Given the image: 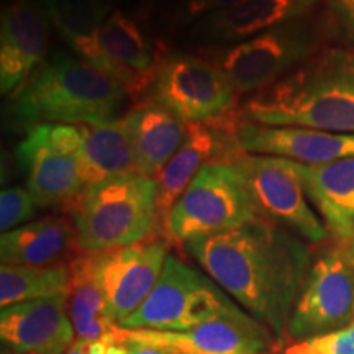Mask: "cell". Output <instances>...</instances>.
<instances>
[{"label":"cell","mask_w":354,"mask_h":354,"mask_svg":"<svg viewBox=\"0 0 354 354\" xmlns=\"http://www.w3.org/2000/svg\"><path fill=\"white\" fill-rule=\"evenodd\" d=\"M354 323V261L348 241H335L312 261L287 325L286 339L304 342Z\"/></svg>","instance_id":"cell-9"},{"label":"cell","mask_w":354,"mask_h":354,"mask_svg":"<svg viewBox=\"0 0 354 354\" xmlns=\"http://www.w3.org/2000/svg\"><path fill=\"white\" fill-rule=\"evenodd\" d=\"M183 246L221 290L286 342L292 310L312 266V251L302 238L256 216L240 228Z\"/></svg>","instance_id":"cell-1"},{"label":"cell","mask_w":354,"mask_h":354,"mask_svg":"<svg viewBox=\"0 0 354 354\" xmlns=\"http://www.w3.org/2000/svg\"><path fill=\"white\" fill-rule=\"evenodd\" d=\"M236 140L241 151L290 159L307 166L354 158V133L302 127H268L240 118Z\"/></svg>","instance_id":"cell-18"},{"label":"cell","mask_w":354,"mask_h":354,"mask_svg":"<svg viewBox=\"0 0 354 354\" xmlns=\"http://www.w3.org/2000/svg\"><path fill=\"white\" fill-rule=\"evenodd\" d=\"M107 338L167 349L174 354H276L282 343L263 323L233 304L223 313L187 331L128 330L115 326Z\"/></svg>","instance_id":"cell-11"},{"label":"cell","mask_w":354,"mask_h":354,"mask_svg":"<svg viewBox=\"0 0 354 354\" xmlns=\"http://www.w3.org/2000/svg\"><path fill=\"white\" fill-rule=\"evenodd\" d=\"M240 113L259 125L354 133V48L326 44L281 81L248 95Z\"/></svg>","instance_id":"cell-2"},{"label":"cell","mask_w":354,"mask_h":354,"mask_svg":"<svg viewBox=\"0 0 354 354\" xmlns=\"http://www.w3.org/2000/svg\"><path fill=\"white\" fill-rule=\"evenodd\" d=\"M81 125H38L26 131L15 154L38 209L69 212L84 190L79 166Z\"/></svg>","instance_id":"cell-10"},{"label":"cell","mask_w":354,"mask_h":354,"mask_svg":"<svg viewBox=\"0 0 354 354\" xmlns=\"http://www.w3.org/2000/svg\"><path fill=\"white\" fill-rule=\"evenodd\" d=\"M320 2L323 0H245L202 17L184 30L183 41L194 51L218 50L307 17Z\"/></svg>","instance_id":"cell-15"},{"label":"cell","mask_w":354,"mask_h":354,"mask_svg":"<svg viewBox=\"0 0 354 354\" xmlns=\"http://www.w3.org/2000/svg\"><path fill=\"white\" fill-rule=\"evenodd\" d=\"M71 284L68 290V315L76 339L97 342L115 330L107 315V305L92 274L91 254L81 253L69 263Z\"/></svg>","instance_id":"cell-25"},{"label":"cell","mask_w":354,"mask_h":354,"mask_svg":"<svg viewBox=\"0 0 354 354\" xmlns=\"http://www.w3.org/2000/svg\"><path fill=\"white\" fill-rule=\"evenodd\" d=\"M282 354H354V323L331 333L290 343Z\"/></svg>","instance_id":"cell-28"},{"label":"cell","mask_w":354,"mask_h":354,"mask_svg":"<svg viewBox=\"0 0 354 354\" xmlns=\"http://www.w3.org/2000/svg\"><path fill=\"white\" fill-rule=\"evenodd\" d=\"M245 0H177L171 7L166 24L171 30H185L209 13L233 7Z\"/></svg>","instance_id":"cell-29"},{"label":"cell","mask_w":354,"mask_h":354,"mask_svg":"<svg viewBox=\"0 0 354 354\" xmlns=\"http://www.w3.org/2000/svg\"><path fill=\"white\" fill-rule=\"evenodd\" d=\"M81 131L79 166L84 189L110 177L138 171L123 118L81 125Z\"/></svg>","instance_id":"cell-23"},{"label":"cell","mask_w":354,"mask_h":354,"mask_svg":"<svg viewBox=\"0 0 354 354\" xmlns=\"http://www.w3.org/2000/svg\"><path fill=\"white\" fill-rule=\"evenodd\" d=\"M68 214L81 253H104L162 233L158 179L138 171L88 185Z\"/></svg>","instance_id":"cell-4"},{"label":"cell","mask_w":354,"mask_h":354,"mask_svg":"<svg viewBox=\"0 0 354 354\" xmlns=\"http://www.w3.org/2000/svg\"><path fill=\"white\" fill-rule=\"evenodd\" d=\"M234 302L207 274L169 254L151 294L122 328L154 331H187L214 320Z\"/></svg>","instance_id":"cell-8"},{"label":"cell","mask_w":354,"mask_h":354,"mask_svg":"<svg viewBox=\"0 0 354 354\" xmlns=\"http://www.w3.org/2000/svg\"><path fill=\"white\" fill-rule=\"evenodd\" d=\"M348 245H349V251H351V256H353V261H354V238H353V240H348Z\"/></svg>","instance_id":"cell-34"},{"label":"cell","mask_w":354,"mask_h":354,"mask_svg":"<svg viewBox=\"0 0 354 354\" xmlns=\"http://www.w3.org/2000/svg\"><path fill=\"white\" fill-rule=\"evenodd\" d=\"M0 338L6 348L38 354H66L76 342L68 315V292L3 307Z\"/></svg>","instance_id":"cell-19"},{"label":"cell","mask_w":354,"mask_h":354,"mask_svg":"<svg viewBox=\"0 0 354 354\" xmlns=\"http://www.w3.org/2000/svg\"><path fill=\"white\" fill-rule=\"evenodd\" d=\"M233 162L245 176L259 216L281 225L307 243L328 241V230L310 207L290 159L241 153Z\"/></svg>","instance_id":"cell-12"},{"label":"cell","mask_w":354,"mask_h":354,"mask_svg":"<svg viewBox=\"0 0 354 354\" xmlns=\"http://www.w3.org/2000/svg\"><path fill=\"white\" fill-rule=\"evenodd\" d=\"M51 25L66 44L87 63L97 66L100 48L97 33L112 13L113 0H41Z\"/></svg>","instance_id":"cell-24"},{"label":"cell","mask_w":354,"mask_h":354,"mask_svg":"<svg viewBox=\"0 0 354 354\" xmlns=\"http://www.w3.org/2000/svg\"><path fill=\"white\" fill-rule=\"evenodd\" d=\"M123 122L130 136L136 169L158 179L183 146L187 135V123L149 97L136 102Z\"/></svg>","instance_id":"cell-20"},{"label":"cell","mask_w":354,"mask_h":354,"mask_svg":"<svg viewBox=\"0 0 354 354\" xmlns=\"http://www.w3.org/2000/svg\"><path fill=\"white\" fill-rule=\"evenodd\" d=\"M81 254L73 220L63 215H48L2 233V264L50 268L69 264Z\"/></svg>","instance_id":"cell-21"},{"label":"cell","mask_w":354,"mask_h":354,"mask_svg":"<svg viewBox=\"0 0 354 354\" xmlns=\"http://www.w3.org/2000/svg\"><path fill=\"white\" fill-rule=\"evenodd\" d=\"M325 17L333 38H339L346 46L354 48V0H323Z\"/></svg>","instance_id":"cell-30"},{"label":"cell","mask_w":354,"mask_h":354,"mask_svg":"<svg viewBox=\"0 0 354 354\" xmlns=\"http://www.w3.org/2000/svg\"><path fill=\"white\" fill-rule=\"evenodd\" d=\"M115 2H135V0H113V3Z\"/></svg>","instance_id":"cell-35"},{"label":"cell","mask_w":354,"mask_h":354,"mask_svg":"<svg viewBox=\"0 0 354 354\" xmlns=\"http://www.w3.org/2000/svg\"><path fill=\"white\" fill-rule=\"evenodd\" d=\"M100 63L97 68L113 77L135 102L148 94L159 59L169 50L165 39H153L136 13L115 8L97 33Z\"/></svg>","instance_id":"cell-14"},{"label":"cell","mask_w":354,"mask_h":354,"mask_svg":"<svg viewBox=\"0 0 354 354\" xmlns=\"http://www.w3.org/2000/svg\"><path fill=\"white\" fill-rule=\"evenodd\" d=\"M66 354H130V346L112 338L97 339V342L76 339Z\"/></svg>","instance_id":"cell-31"},{"label":"cell","mask_w":354,"mask_h":354,"mask_svg":"<svg viewBox=\"0 0 354 354\" xmlns=\"http://www.w3.org/2000/svg\"><path fill=\"white\" fill-rule=\"evenodd\" d=\"M127 92L82 57L56 51L8 95L6 118L19 130L38 125H95L115 120Z\"/></svg>","instance_id":"cell-3"},{"label":"cell","mask_w":354,"mask_h":354,"mask_svg":"<svg viewBox=\"0 0 354 354\" xmlns=\"http://www.w3.org/2000/svg\"><path fill=\"white\" fill-rule=\"evenodd\" d=\"M51 20L41 0H8L0 15V92L12 95L43 63Z\"/></svg>","instance_id":"cell-17"},{"label":"cell","mask_w":354,"mask_h":354,"mask_svg":"<svg viewBox=\"0 0 354 354\" xmlns=\"http://www.w3.org/2000/svg\"><path fill=\"white\" fill-rule=\"evenodd\" d=\"M37 202L26 185H12L0 194V230L2 233L30 223L37 214Z\"/></svg>","instance_id":"cell-27"},{"label":"cell","mask_w":354,"mask_h":354,"mask_svg":"<svg viewBox=\"0 0 354 354\" xmlns=\"http://www.w3.org/2000/svg\"><path fill=\"white\" fill-rule=\"evenodd\" d=\"M294 162L307 198L323 218L335 241L354 238V158L328 165Z\"/></svg>","instance_id":"cell-22"},{"label":"cell","mask_w":354,"mask_h":354,"mask_svg":"<svg viewBox=\"0 0 354 354\" xmlns=\"http://www.w3.org/2000/svg\"><path fill=\"white\" fill-rule=\"evenodd\" d=\"M2 354H38V353H28V351H17V349H10V348H3Z\"/></svg>","instance_id":"cell-33"},{"label":"cell","mask_w":354,"mask_h":354,"mask_svg":"<svg viewBox=\"0 0 354 354\" xmlns=\"http://www.w3.org/2000/svg\"><path fill=\"white\" fill-rule=\"evenodd\" d=\"M328 20L307 15L290 20L245 41L196 51L223 71L238 95H253L292 73L328 44Z\"/></svg>","instance_id":"cell-5"},{"label":"cell","mask_w":354,"mask_h":354,"mask_svg":"<svg viewBox=\"0 0 354 354\" xmlns=\"http://www.w3.org/2000/svg\"><path fill=\"white\" fill-rule=\"evenodd\" d=\"M258 215L240 167L232 161L209 162L177 198L165 221L172 245L240 228Z\"/></svg>","instance_id":"cell-6"},{"label":"cell","mask_w":354,"mask_h":354,"mask_svg":"<svg viewBox=\"0 0 354 354\" xmlns=\"http://www.w3.org/2000/svg\"><path fill=\"white\" fill-rule=\"evenodd\" d=\"M127 344L130 346V354H174V353L167 351V349L145 346V344H135V343H127Z\"/></svg>","instance_id":"cell-32"},{"label":"cell","mask_w":354,"mask_h":354,"mask_svg":"<svg viewBox=\"0 0 354 354\" xmlns=\"http://www.w3.org/2000/svg\"><path fill=\"white\" fill-rule=\"evenodd\" d=\"M148 95L185 123L216 122L240 110V95L223 71L196 51L169 48L159 59Z\"/></svg>","instance_id":"cell-7"},{"label":"cell","mask_w":354,"mask_h":354,"mask_svg":"<svg viewBox=\"0 0 354 354\" xmlns=\"http://www.w3.org/2000/svg\"><path fill=\"white\" fill-rule=\"evenodd\" d=\"M172 243L165 234L135 245L91 254L92 274L107 305V315L122 325L156 286Z\"/></svg>","instance_id":"cell-13"},{"label":"cell","mask_w":354,"mask_h":354,"mask_svg":"<svg viewBox=\"0 0 354 354\" xmlns=\"http://www.w3.org/2000/svg\"><path fill=\"white\" fill-rule=\"evenodd\" d=\"M69 264H57L50 268H30V266H0V305L10 307L30 300L48 299L69 290Z\"/></svg>","instance_id":"cell-26"},{"label":"cell","mask_w":354,"mask_h":354,"mask_svg":"<svg viewBox=\"0 0 354 354\" xmlns=\"http://www.w3.org/2000/svg\"><path fill=\"white\" fill-rule=\"evenodd\" d=\"M240 118L238 110L216 122L187 123L183 146L158 176V212L162 234L167 214L198 171L209 162L232 161L243 153L236 140V123Z\"/></svg>","instance_id":"cell-16"}]
</instances>
